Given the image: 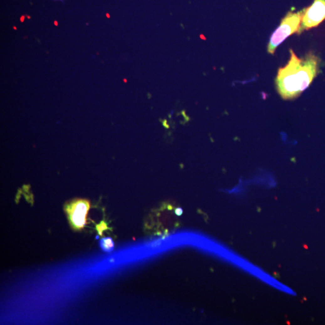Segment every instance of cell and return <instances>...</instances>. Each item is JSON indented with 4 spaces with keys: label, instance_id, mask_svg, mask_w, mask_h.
I'll return each mask as SVG.
<instances>
[{
    "label": "cell",
    "instance_id": "obj_6",
    "mask_svg": "<svg viewBox=\"0 0 325 325\" xmlns=\"http://www.w3.org/2000/svg\"><path fill=\"white\" fill-rule=\"evenodd\" d=\"M110 228L107 226V224L106 223L104 220H102L100 223L96 225V229L98 231L99 234L101 236L102 235V233L107 229H109Z\"/></svg>",
    "mask_w": 325,
    "mask_h": 325
},
{
    "label": "cell",
    "instance_id": "obj_5",
    "mask_svg": "<svg viewBox=\"0 0 325 325\" xmlns=\"http://www.w3.org/2000/svg\"><path fill=\"white\" fill-rule=\"evenodd\" d=\"M100 247L102 250L106 252H110L112 251L114 247L113 240L110 237H104L99 241Z\"/></svg>",
    "mask_w": 325,
    "mask_h": 325
},
{
    "label": "cell",
    "instance_id": "obj_3",
    "mask_svg": "<svg viewBox=\"0 0 325 325\" xmlns=\"http://www.w3.org/2000/svg\"><path fill=\"white\" fill-rule=\"evenodd\" d=\"M90 207L89 201L85 199L74 200L65 205L69 223L74 229H81L85 227Z\"/></svg>",
    "mask_w": 325,
    "mask_h": 325
},
{
    "label": "cell",
    "instance_id": "obj_1",
    "mask_svg": "<svg viewBox=\"0 0 325 325\" xmlns=\"http://www.w3.org/2000/svg\"><path fill=\"white\" fill-rule=\"evenodd\" d=\"M287 64L278 70L275 85L281 98L285 100L298 97L307 89L317 75L320 60L312 53L303 58L290 50Z\"/></svg>",
    "mask_w": 325,
    "mask_h": 325
},
{
    "label": "cell",
    "instance_id": "obj_4",
    "mask_svg": "<svg viewBox=\"0 0 325 325\" xmlns=\"http://www.w3.org/2000/svg\"><path fill=\"white\" fill-rule=\"evenodd\" d=\"M325 19V0H314L309 8L304 9L298 33L316 27Z\"/></svg>",
    "mask_w": 325,
    "mask_h": 325
},
{
    "label": "cell",
    "instance_id": "obj_2",
    "mask_svg": "<svg viewBox=\"0 0 325 325\" xmlns=\"http://www.w3.org/2000/svg\"><path fill=\"white\" fill-rule=\"evenodd\" d=\"M304 9L297 12H289L282 19L280 26L273 33L267 46V52L274 54L277 47L288 37L298 33L302 19Z\"/></svg>",
    "mask_w": 325,
    "mask_h": 325
},
{
    "label": "cell",
    "instance_id": "obj_7",
    "mask_svg": "<svg viewBox=\"0 0 325 325\" xmlns=\"http://www.w3.org/2000/svg\"><path fill=\"white\" fill-rule=\"evenodd\" d=\"M182 212H183V211H182V208H176L175 210V214H176V215L178 216H181Z\"/></svg>",
    "mask_w": 325,
    "mask_h": 325
}]
</instances>
